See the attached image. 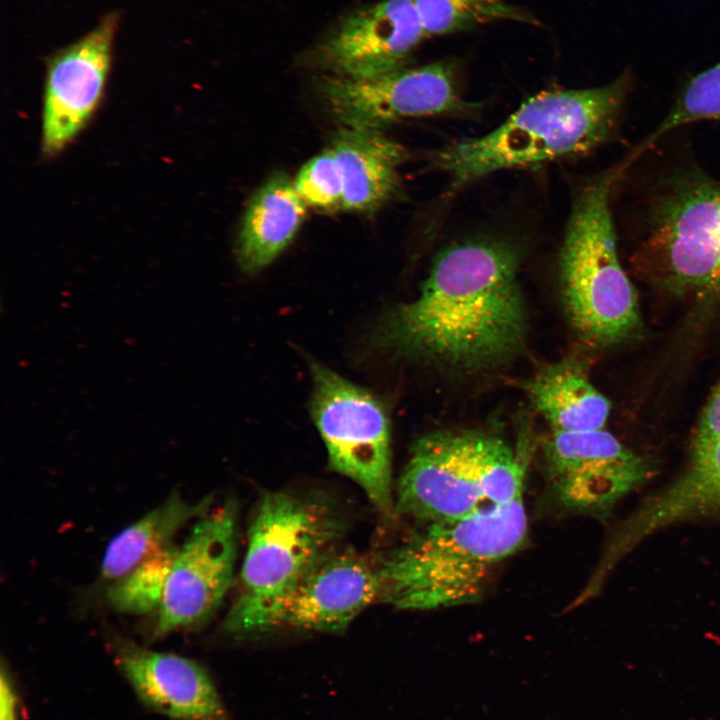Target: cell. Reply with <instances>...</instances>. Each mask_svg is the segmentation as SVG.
Returning <instances> with one entry per match:
<instances>
[{
    "label": "cell",
    "mask_w": 720,
    "mask_h": 720,
    "mask_svg": "<svg viewBox=\"0 0 720 720\" xmlns=\"http://www.w3.org/2000/svg\"><path fill=\"white\" fill-rule=\"evenodd\" d=\"M118 23L117 13L106 15L93 30L50 59L42 125L46 154H55L69 144L98 106Z\"/></svg>",
    "instance_id": "4fadbf2b"
},
{
    "label": "cell",
    "mask_w": 720,
    "mask_h": 720,
    "mask_svg": "<svg viewBox=\"0 0 720 720\" xmlns=\"http://www.w3.org/2000/svg\"><path fill=\"white\" fill-rule=\"evenodd\" d=\"M707 517L720 518V439L692 443L685 470L669 486L645 500L614 530L593 578L604 582L621 559L660 529Z\"/></svg>",
    "instance_id": "9a60e30c"
},
{
    "label": "cell",
    "mask_w": 720,
    "mask_h": 720,
    "mask_svg": "<svg viewBox=\"0 0 720 720\" xmlns=\"http://www.w3.org/2000/svg\"><path fill=\"white\" fill-rule=\"evenodd\" d=\"M379 595L377 566L354 552L330 550L281 596L229 612L224 627L237 634L272 629L341 632Z\"/></svg>",
    "instance_id": "9c48e42d"
},
{
    "label": "cell",
    "mask_w": 720,
    "mask_h": 720,
    "mask_svg": "<svg viewBox=\"0 0 720 720\" xmlns=\"http://www.w3.org/2000/svg\"><path fill=\"white\" fill-rule=\"evenodd\" d=\"M519 259L518 250L502 241L445 248L418 297L385 317L378 343L401 355L460 368L489 367L512 357L527 330Z\"/></svg>",
    "instance_id": "6da1fadb"
},
{
    "label": "cell",
    "mask_w": 720,
    "mask_h": 720,
    "mask_svg": "<svg viewBox=\"0 0 720 720\" xmlns=\"http://www.w3.org/2000/svg\"><path fill=\"white\" fill-rule=\"evenodd\" d=\"M632 256L638 272L681 295L720 293V178L671 169L645 196Z\"/></svg>",
    "instance_id": "277c9868"
},
{
    "label": "cell",
    "mask_w": 720,
    "mask_h": 720,
    "mask_svg": "<svg viewBox=\"0 0 720 720\" xmlns=\"http://www.w3.org/2000/svg\"><path fill=\"white\" fill-rule=\"evenodd\" d=\"M294 186L306 205L321 209L341 206L343 178L332 149L306 162L299 170Z\"/></svg>",
    "instance_id": "cb8c5ba5"
},
{
    "label": "cell",
    "mask_w": 720,
    "mask_h": 720,
    "mask_svg": "<svg viewBox=\"0 0 720 720\" xmlns=\"http://www.w3.org/2000/svg\"><path fill=\"white\" fill-rule=\"evenodd\" d=\"M523 498L453 521L426 523L378 562L379 600L435 610L479 600L495 568L524 544Z\"/></svg>",
    "instance_id": "7a4b0ae2"
},
{
    "label": "cell",
    "mask_w": 720,
    "mask_h": 720,
    "mask_svg": "<svg viewBox=\"0 0 720 720\" xmlns=\"http://www.w3.org/2000/svg\"><path fill=\"white\" fill-rule=\"evenodd\" d=\"M623 174L616 165L580 189L559 259L570 322L584 339L600 345L622 342L640 329L637 297L619 259L610 206L612 190Z\"/></svg>",
    "instance_id": "8992f818"
},
{
    "label": "cell",
    "mask_w": 720,
    "mask_h": 720,
    "mask_svg": "<svg viewBox=\"0 0 720 720\" xmlns=\"http://www.w3.org/2000/svg\"><path fill=\"white\" fill-rule=\"evenodd\" d=\"M425 38L413 0H382L347 15L318 52L337 76L371 79L406 67Z\"/></svg>",
    "instance_id": "5bb4252c"
},
{
    "label": "cell",
    "mask_w": 720,
    "mask_h": 720,
    "mask_svg": "<svg viewBox=\"0 0 720 720\" xmlns=\"http://www.w3.org/2000/svg\"><path fill=\"white\" fill-rule=\"evenodd\" d=\"M208 496L196 503L173 492L162 504L119 532L108 544L101 564L104 579L117 580L148 557L170 544L171 537L185 523L207 513Z\"/></svg>",
    "instance_id": "ffe728a7"
},
{
    "label": "cell",
    "mask_w": 720,
    "mask_h": 720,
    "mask_svg": "<svg viewBox=\"0 0 720 720\" xmlns=\"http://www.w3.org/2000/svg\"><path fill=\"white\" fill-rule=\"evenodd\" d=\"M311 414L330 467L354 482L383 514L394 513L390 421L384 404L368 390L311 361Z\"/></svg>",
    "instance_id": "ba28073f"
},
{
    "label": "cell",
    "mask_w": 720,
    "mask_h": 720,
    "mask_svg": "<svg viewBox=\"0 0 720 720\" xmlns=\"http://www.w3.org/2000/svg\"><path fill=\"white\" fill-rule=\"evenodd\" d=\"M720 439V382L709 397L698 421L693 443Z\"/></svg>",
    "instance_id": "d4e9b609"
},
{
    "label": "cell",
    "mask_w": 720,
    "mask_h": 720,
    "mask_svg": "<svg viewBox=\"0 0 720 720\" xmlns=\"http://www.w3.org/2000/svg\"><path fill=\"white\" fill-rule=\"evenodd\" d=\"M427 38L443 36L475 27L514 21L538 25L526 10L506 0H413Z\"/></svg>",
    "instance_id": "44dd1931"
},
{
    "label": "cell",
    "mask_w": 720,
    "mask_h": 720,
    "mask_svg": "<svg viewBox=\"0 0 720 720\" xmlns=\"http://www.w3.org/2000/svg\"><path fill=\"white\" fill-rule=\"evenodd\" d=\"M720 120V61L683 86L660 123L623 159L631 166L671 131L701 121Z\"/></svg>",
    "instance_id": "7402d4cb"
},
{
    "label": "cell",
    "mask_w": 720,
    "mask_h": 720,
    "mask_svg": "<svg viewBox=\"0 0 720 720\" xmlns=\"http://www.w3.org/2000/svg\"><path fill=\"white\" fill-rule=\"evenodd\" d=\"M524 387L551 431L604 429L610 413L609 400L576 362L564 360L548 365L527 380Z\"/></svg>",
    "instance_id": "d6986e66"
},
{
    "label": "cell",
    "mask_w": 720,
    "mask_h": 720,
    "mask_svg": "<svg viewBox=\"0 0 720 720\" xmlns=\"http://www.w3.org/2000/svg\"><path fill=\"white\" fill-rule=\"evenodd\" d=\"M342 523L328 505L283 492L266 493L248 532L241 592L229 612H242L289 590L339 537Z\"/></svg>",
    "instance_id": "52a82bcc"
},
{
    "label": "cell",
    "mask_w": 720,
    "mask_h": 720,
    "mask_svg": "<svg viewBox=\"0 0 720 720\" xmlns=\"http://www.w3.org/2000/svg\"><path fill=\"white\" fill-rule=\"evenodd\" d=\"M0 720H17V696L7 671L2 668L0 685Z\"/></svg>",
    "instance_id": "484cf974"
},
{
    "label": "cell",
    "mask_w": 720,
    "mask_h": 720,
    "mask_svg": "<svg viewBox=\"0 0 720 720\" xmlns=\"http://www.w3.org/2000/svg\"><path fill=\"white\" fill-rule=\"evenodd\" d=\"M456 65L439 60L371 79L328 76L320 92L344 125L381 129L405 118L464 111L457 88Z\"/></svg>",
    "instance_id": "8fae6325"
},
{
    "label": "cell",
    "mask_w": 720,
    "mask_h": 720,
    "mask_svg": "<svg viewBox=\"0 0 720 720\" xmlns=\"http://www.w3.org/2000/svg\"><path fill=\"white\" fill-rule=\"evenodd\" d=\"M177 550L170 543L115 580L107 592L110 605L132 614L159 608Z\"/></svg>",
    "instance_id": "603a6c76"
},
{
    "label": "cell",
    "mask_w": 720,
    "mask_h": 720,
    "mask_svg": "<svg viewBox=\"0 0 720 720\" xmlns=\"http://www.w3.org/2000/svg\"><path fill=\"white\" fill-rule=\"evenodd\" d=\"M632 81L624 71L598 87L542 91L489 133L444 147L434 162L462 186L499 170L591 152L614 135Z\"/></svg>",
    "instance_id": "3957f363"
},
{
    "label": "cell",
    "mask_w": 720,
    "mask_h": 720,
    "mask_svg": "<svg viewBox=\"0 0 720 720\" xmlns=\"http://www.w3.org/2000/svg\"><path fill=\"white\" fill-rule=\"evenodd\" d=\"M115 658L138 698L158 713L175 720H228L213 680L194 660L129 640L117 641Z\"/></svg>",
    "instance_id": "2e32d148"
},
{
    "label": "cell",
    "mask_w": 720,
    "mask_h": 720,
    "mask_svg": "<svg viewBox=\"0 0 720 720\" xmlns=\"http://www.w3.org/2000/svg\"><path fill=\"white\" fill-rule=\"evenodd\" d=\"M524 463L500 437L476 430L428 433L412 446L394 512L453 521L523 496Z\"/></svg>",
    "instance_id": "5b68a950"
},
{
    "label": "cell",
    "mask_w": 720,
    "mask_h": 720,
    "mask_svg": "<svg viewBox=\"0 0 720 720\" xmlns=\"http://www.w3.org/2000/svg\"><path fill=\"white\" fill-rule=\"evenodd\" d=\"M331 149L342 172V208L374 211L397 192L406 151L380 129L343 125Z\"/></svg>",
    "instance_id": "e0dca14e"
},
{
    "label": "cell",
    "mask_w": 720,
    "mask_h": 720,
    "mask_svg": "<svg viewBox=\"0 0 720 720\" xmlns=\"http://www.w3.org/2000/svg\"><path fill=\"white\" fill-rule=\"evenodd\" d=\"M306 203L283 173L270 177L252 196L237 239V259L247 273L264 269L299 230Z\"/></svg>",
    "instance_id": "ac0fdd59"
},
{
    "label": "cell",
    "mask_w": 720,
    "mask_h": 720,
    "mask_svg": "<svg viewBox=\"0 0 720 720\" xmlns=\"http://www.w3.org/2000/svg\"><path fill=\"white\" fill-rule=\"evenodd\" d=\"M237 514L227 502L199 518L174 558L154 634L198 624L221 603L236 560Z\"/></svg>",
    "instance_id": "7c38bea8"
},
{
    "label": "cell",
    "mask_w": 720,
    "mask_h": 720,
    "mask_svg": "<svg viewBox=\"0 0 720 720\" xmlns=\"http://www.w3.org/2000/svg\"><path fill=\"white\" fill-rule=\"evenodd\" d=\"M543 449L551 493L570 512L607 515L651 471L643 457L605 429L551 431Z\"/></svg>",
    "instance_id": "30bf717a"
}]
</instances>
